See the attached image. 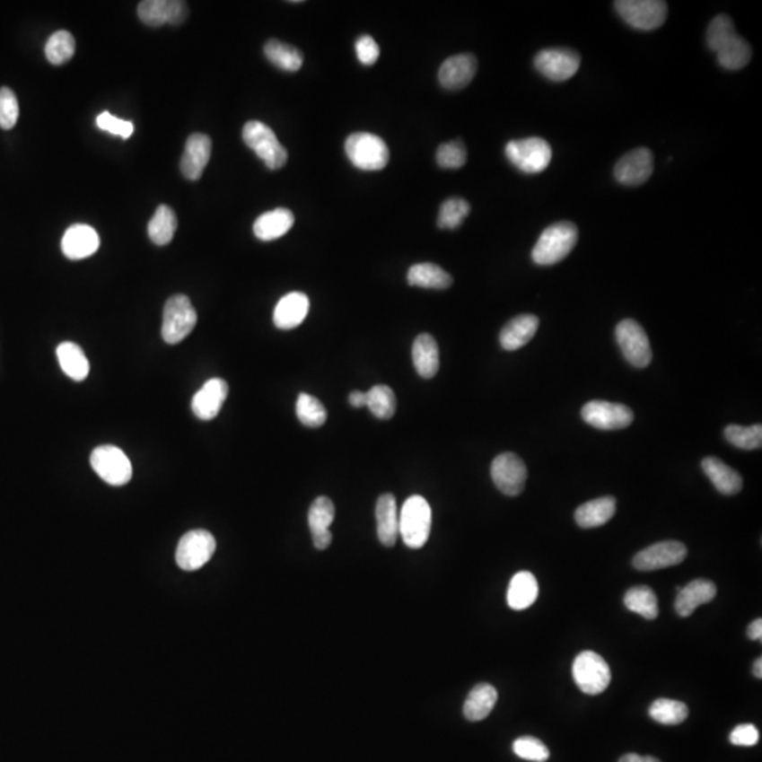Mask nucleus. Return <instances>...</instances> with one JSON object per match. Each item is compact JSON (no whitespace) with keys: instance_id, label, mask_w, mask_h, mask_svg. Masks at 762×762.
Returning a JSON list of instances; mask_svg holds the SVG:
<instances>
[{"instance_id":"f257e3e1","label":"nucleus","mask_w":762,"mask_h":762,"mask_svg":"<svg viewBox=\"0 0 762 762\" xmlns=\"http://www.w3.org/2000/svg\"><path fill=\"white\" fill-rule=\"evenodd\" d=\"M707 47L714 51L720 66L726 70H741L751 60V47L737 34L734 23L727 14H719L709 24Z\"/></svg>"},{"instance_id":"f03ea898","label":"nucleus","mask_w":762,"mask_h":762,"mask_svg":"<svg viewBox=\"0 0 762 762\" xmlns=\"http://www.w3.org/2000/svg\"><path fill=\"white\" fill-rule=\"evenodd\" d=\"M578 228L572 222H558L545 229L532 249V260L539 266L556 265L576 246Z\"/></svg>"},{"instance_id":"7ed1b4c3","label":"nucleus","mask_w":762,"mask_h":762,"mask_svg":"<svg viewBox=\"0 0 762 762\" xmlns=\"http://www.w3.org/2000/svg\"><path fill=\"white\" fill-rule=\"evenodd\" d=\"M399 537L411 549L423 548L433 527V510L423 495L407 498L399 514Z\"/></svg>"},{"instance_id":"20e7f679","label":"nucleus","mask_w":762,"mask_h":762,"mask_svg":"<svg viewBox=\"0 0 762 762\" xmlns=\"http://www.w3.org/2000/svg\"><path fill=\"white\" fill-rule=\"evenodd\" d=\"M347 159L363 171H379L390 160L389 147L379 136L372 133H354L345 143Z\"/></svg>"},{"instance_id":"39448f33","label":"nucleus","mask_w":762,"mask_h":762,"mask_svg":"<svg viewBox=\"0 0 762 762\" xmlns=\"http://www.w3.org/2000/svg\"><path fill=\"white\" fill-rule=\"evenodd\" d=\"M198 322L197 311L187 295L177 294L165 302L162 337L165 344L177 345L188 337Z\"/></svg>"},{"instance_id":"423d86ee","label":"nucleus","mask_w":762,"mask_h":762,"mask_svg":"<svg viewBox=\"0 0 762 762\" xmlns=\"http://www.w3.org/2000/svg\"><path fill=\"white\" fill-rule=\"evenodd\" d=\"M241 137L246 145L265 162L267 169L280 170L285 167L288 160L287 150L278 142L277 136L267 125L258 120H250L244 125Z\"/></svg>"},{"instance_id":"0eeeda50","label":"nucleus","mask_w":762,"mask_h":762,"mask_svg":"<svg viewBox=\"0 0 762 762\" xmlns=\"http://www.w3.org/2000/svg\"><path fill=\"white\" fill-rule=\"evenodd\" d=\"M505 157L525 174H539L547 170L552 160V149L541 137L512 140L505 145Z\"/></svg>"},{"instance_id":"6e6552de","label":"nucleus","mask_w":762,"mask_h":762,"mask_svg":"<svg viewBox=\"0 0 762 762\" xmlns=\"http://www.w3.org/2000/svg\"><path fill=\"white\" fill-rule=\"evenodd\" d=\"M572 673L579 689L591 696L603 693L611 682L609 663L593 651H583L574 658Z\"/></svg>"},{"instance_id":"1a4fd4ad","label":"nucleus","mask_w":762,"mask_h":762,"mask_svg":"<svg viewBox=\"0 0 762 762\" xmlns=\"http://www.w3.org/2000/svg\"><path fill=\"white\" fill-rule=\"evenodd\" d=\"M93 472L110 486H125L132 480L133 466L122 449L113 445H102L91 453Z\"/></svg>"},{"instance_id":"9d476101","label":"nucleus","mask_w":762,"mask_h":762,"mask_svg":"<svg viewBox=\"0 0 762 762\" xmlns=\"http://www.w3.org/2000/svg\"><path fill=\"white\" fill-rule=\"evenodd\" d=\"M614 7L621 19L637 31H655L667 21L668 4L661 0H618Z\"/></svg>"},{"instance_id":"9b49d317","label":"nucleus","mask_w":762,"mask_h":762,"mask_svg":"<svg viewBox=\"0 0 762 762\" xmlns=\"http://www.w3.org/2000/svg\"><path fill=\"white\" fill-rule=\"evenodd\" d=\"M216 551L214 535L206 530H194L180 539L175 561L182 571L194 572L208 564Z\"/></svg>"},{"instance_id":"f8f14e48","label":"nucleus","mask_w":762,"mask_h":762,"mask_svg":"<svg viewBox=\"0 0 762 762\" xmlns=\"http://www.w3.org/2000/svg\"><path fill=\"white\" fill-rule=\"evenodd\" d=\"M616 339L631 366L644 369L653 360L650 339L637 320H624L616 328Z\"/></svg>"},{"instance_id":"ddd939ff","label":"nucleus","mask_w":762,"mask_h":762,"mask_svg":"<svg viewBox=\"0 0 762 762\" xmlns=\"http://www.w3.org/2000/svg\"><path fill=\"white\" fill-rule=\"evenodd\" d=\"M492 478L495 487L503 495L515 497L524 490L529 477V470L524 460L515 453L505 452L498 455L492 463Z\"/></svg>"},{"instance_id":"4468645a","label":"nucleus","mask_w":762,"mask_h":762,"mask_svg":"<svg viewBox=\"0 0 762 762\" xmlns=\"http://www.w3.org/2000/svg\"><path fill=\"white\" fill-rule=\"evenodd\" d=\"M582 418L584 423L594 428L614 431V429H624L631 425L634 421V413L624 404L594 399L582 408Z\"/></svg>"},{"instance_id":"2eb2a0df","label":"nucleus","mask_w":762,"mask_h":762,"mask_svg":"<svg viewBox=\"0 0 762 762\" xmlns=\"http://www.w3.org/2000/svg\"><path fill=\"white\" fill-rule=\"evenodd\" d=\"M534 66L545 78L564 83L578 73L581 57L569 48H547L535 56Z\"/></svg>"},{"instance_id":"dca6fc26","label":"nucleus","mask_w":762,"mask_h":762,"mask_svg":"<svg viewBox=\"0 0 762 762\" xmlns=\"http://www.w3.org/2000/svg\"><path fill=\"white\" fill-rule=\"evenodd\" d=\"M687 555V547L682 542H658L638 552L634 556L633 565L638 571H658V569L670 568V566L682 564Z\"/></svg>"},{"instance_id":"f3484780","label":"nucleus","mask_w":762,"mask_h":762,"mask_svg":"<svg viewBox=\"0 0 762 762\" xmlns=\"http://www.w3.org/2000/svg\"><path fill=\"white\" fill-rule=\"evenodd\" d=\"M140 21L150 27L179 26L188 17V6L180 0H145L137 7Z\"/></svg>"},{"instance_id":"a211bd4d","label":"nucleus","mask_w":762,"mask_h":762,"mask_svg":"<svg viewBox=\"0 0 762 762\" xmlns=\"http://www.w3.org/2000/svg\"><path fill=\"white\" fill-rule=\"evenodd\" d=\"M653 171V153L645 147H641L627 153L618 160L614 167V177L620 184L638 187L650 180Z\"/></svg>"},{"instance_id":"6ab92c4d","label":"nucleus","mask_w":762,"mask_h":762,"mask_svg":"<svg viewBox=\"0 0 762 762\" xmlns=\"http://www.w3.org/2000/svg\"><path fill=\"white\" fill-rule=\"evenodd\" d=\"M228 394L229 386L223 379L208 380L192 399V413L202 421H211L221 413Z\"/></svg>"},{"instance_id":"aec40b11","label":"nucleus","mask_w":762,"mask_h":762,"mask_svg":"<svg viewBox=\"0 0 762 762\" xmlns=\"http://www.w3.org/2000/svg\"><path fill=\"white\" fill-rule=\"evenodd\" d=\"M101 246L100 234L90 224L76 223L66 229L61 249L70 260L91 258Z\"/></svg>"},{"instance_id":"412c9836","label":"nucleus","mask_w":762,"mask_h":762,"mask_svg":"<svg viewBox=\"0 0 762 762\" xmlns=\"http://www.w3.org/2000/svg\"><path fill=\"white\" fill-rule=\"evenodd\" d=\"M477 71V60L472 54L451 57L439 68V83L449 91L462 90L472 83Z\"/></svg>"},{"instance_id":"4be33fe9","label":"nucleus","mask_w":762,"mask_h":762,"mask_svg":"<svg viewBox=\"0 0 762 762\" xmlns=\"http://www.w3.org/2000/svg\"><path fill=\"white\" fill-rule=\"evenodd\" d=\"M212 140L202 133L189 136L185 143L181 159V172L185 179L197 181L201 179L204 170L211 159Z\"/></svg>"},{"instance_id":"5701e85b","label":"nucleus","mask_w":762,"mask_h":762,"mask_svg":"<svg viewBox=\"0 0 762 762\" xmlns=\"http://www.w3.org/2000/svg\"><path fill=\"white\" fill-rule=\"evenodd\" d=\"M308 311H310V298L304 293L294 291L278 301L273 320L278 329H294L304 322Z\"/></svg>"},{"instance_id":"b1692460","label":"nucleus","mask_w":762,"mask_h":762,"mask_svg":"<svg viewBox=\"0 0 762 762\" xmlns=\"http://www.w3.org/2000/svg\"><path fill=\"white\" fill-rule=\"evenodd\" d=\"M376 521L379 541L391 548L397 544L399 535V510L393 495L386 493L380 495L376 504Z\"/></svg>"},{"instance_id":"393cba45","label":"nucleus","mask_w":762,"mask_h":762,"mask_svg":"<svg viewBox=\"0 0 762 762\" xmlns=\"http://www.w3.org/2000/svg\"><path fill=\"white\" fill-rule=\"evenodd\" d=\"M539 327V320L535 315L522 314L512 318L500 332V345L508 352L521 349L531 342Z\"/></svg>"},{"instance_id":"a878e982","label":"nucleus","mask_w":762,"mask_h":762,"mask_svg":"<svg viewBox=\"0 0 762 762\" xmlns=\"http://www.w3.org/2000/svg\"><path fill=\"white\" fill-rule=\"evenodd\" d=\"M716 584L713 582L705 581V579L690 582L678 593L675 610L680 617H689L699 606L710 603L716 598Z\"/></svg>"},{"instance_id":"bb28decb","label":"nucleus","mask_w":762,"mask_h":762,"mask_svg":"<svg viewBox=\"0 0 762 762\" xmlns=\"http://www.w3.org/2000/svg\"><path fill=\"white\" fill-rule=\"evenodd\" d=\"M294 226V214L287 208L266 212L253 224L254 236L263 241H276Z\"/></svg>"},{"instance_id":"cd10ccee","label":"nucleus","mask_w":762,"mask_h":762,"mask_svg":"<svg viewBox=\"0 0 762 762\" xmlns=\"http://www.w3.org/2000/svg\"><path fill=\"white\" fill-rule=\"evenodd\" d=\"M702 469L717 492L724 495H734L741 492L742 477L734 469L727 466L719 458L709 456L703 459Z\"/></svg>"},{"instance_id":"c85d7f7f","label":"nucleus","mask_w":762,"mask_h":762,"mask_svg":"<svg viewBox=\"0 0 762 762\" xmlns=\"http://www.w3.org/2000/svg\"><path fill=\"white\" fill-rule=\"evenodd\" d=\"M539 582L531 572L522 571L512 576L507 591V603L512 610L531 608L539 599Z\"/></svg>"},{"instance_id":"c756f323","label":"nucleus","mask_w":762,"mask_h":762,"mask_svg":"<svg viewBox=\"0 0 762 762\" xmlns=\"http://www.w3.org/2000/svg\"><path fill=\"white\" fill-rule=\"evenodd\" d=\"M413 363L416 373L423 379H433L439 370V347L435 337L421 334L414 340Z\"/></svg>"},{"instance_id":"7c9ffc66","label":"nucleus","mask_w":762,"mask_h":762,"mask_svg":"<svg viewBox=\"0 0 762 762\" xmlns=\"http://www.w3.org/2000/svg\"><path fill=\"white\" fill-rule=\"evenodd\" d=\"M616 514V498L600 497L584 503L574 512V520L581 529H596L613 519Z\"/></svg>"},{"instance_id":"2f4dec72","label":"nucleus","mask_w":762,"mask_h":762,"mask_svg":"<svg viewBox=\"0 0 762 762\" xmlns=\"http://www.w3.org/2000/svg\"><path fill=\"white\" fill-rule=\"evenodd\" d=\"M498 693L488 683H478L466 697L463 714L469 722H480L492 713L497 703Z\"/></svg>"},{"instance_id":"473e14b6","label":"nucleus","mask_w":762,"mask_h":762,"mask_svg":"<svg viewBox=\"0 0 762 762\" xmlns=\"http://www.w3.org/2000/svg\"><path fill=\"white\" fill-rule=\"evenodd\" d=\"M407 281L411 287L446 290L452 285L453 278L441 266L419 263L409 268Z\"/></svg>"},{"instance_id":"72a5a7b5","label":"nucleus","mask_w":762,"mask_h":762,"mask_svg":"<svg viewBox=\"0 0 762 762\" xmlns=\"http://www.w3.org/2000/svg\"><path fill=\"white\" fill-rule=\"evenodd\" d=\"M57 357L64 373L75 381H83L90 374V362L83 350L74 342H64L57 347Z\"/></svg>"},{"instance_id":"f704fd0d","label":"nucleus","mask_w":762,"mask_h":762,"mask_svg":"<svg viewBox=\"0 0 762 762\" xmlns=\"http://www.w3.org/2000/svg\"><path fill=\"white\" fill-rule=\"evenodd\" d=\"M265 56L273 66L287 73H297L304 63V57L298 48L275 39L266 43Z\"/></svg>"},{"instance_id":"c9c22d12","label":"nucleus","mask_w":762,"mask_h":762,"mask_svg":"<svg viewBox=\"0 0 762 762\" xmlns=\"http://www.w3.org/2000/svg\"><path fill=\"white\" fill-rule=\"evenodd\" d=\"M149 238L157 246H165L174 238L177 231V216L167 205H160L152 221L149 222Z\"/></svg>"},{"instance_id":"e433bc0d","label":"nucleus","mask_w":762,"mask_h":762,"mask_svg":"<svg viewBox=\"0 0 762 762\" xmlns=\"http://www.w3.org/2000/svg\"><path fill=\"white\" fill-rule=\"evenodd\" d=\"M624 604L628 610L640 614L647 620L658 617V599L653 589L648 586H635L624 596Z\"/></svg>"},{"instance_id":"4c0bfd02","label":"nucleus","mask_w":762,"mask_h":762,"mask_svg":"<svg viewBox=\"0 0 762 762\" xmlns=\"http://www.w3.org/2000/svg\"><path fill=\"white\" fill-rule=\"evenodd\" d=\"M651 719L667 724V726H677L685 722L689 716V709L683 702L672 699H657L650 706Z\"/></svg>"},{"instance_id":"58836bf2","label":"nucleus","mask_w":762,"mask_h":762,"mask_svg":"<svg viewBox=\"0 0 762 762\" xmlns=\"http://www.w3.org/2000/svg\"><path fill=\"white\" fill-rule=\"evenodd\" d=\"M75 54V39L66 31H58L47 40L46 57L53 66L68 63Z\"/></svg>"},{"instance_id":"ea45409f","label":"nucleus","mask_w":762,"mask_h":762,"mask_svg":"<svg viewBox=\"0 0 762 762\" xmlns=\"http://www.w3.org/2000/svg\"><path fill=\"white\" fill-rule=\"evenodd\" d=\"M295 411H297L300 423L302 425L310 426V428H320L327 423V408L317 397L311 396V394L301 393L298 396Z\"/></svg>"},{"instance_id":"a19ab883","label":"nucleus","mask_w":762,"mask_h":762,"mask_svg":"<svg viewBox=\"0 0 762 762\" xmlns=\"http://www.w3.org/2000/svg\"><path fill=\"white\" fill-rule=\"evenodd\" d=\"M367 408L379 419H390L397 409L396 394L389 386H374L367 391Z\"/></svg>"},{"instance_id":"79ce46f5","label":"nucleus","mask_w":762,"mask_h":762,"mask_svg":"<svg viewBox=\"0 0 762 762\" xmlns=\"http://www.w3.org/2000/svg\"><path fill=\"white\" fill-rule=\"evenodd\" d=\"M334 520L335 505L330 498L322 495L311 504L310 512H308L311 534L317 535L320 532L329 531V527Z\"/></svg>"},{"instance_id":"37998d69","label":"nucleus","mask_w":762,"mask_h":762,"mask_svg":"<svg viewBox=\"0 0 762 762\" xmlns=\"http://www.w3.org/2000/svg\"><path fill=\"white\" fill-rule=\"evenodd\" d=\"M724 436L736 448L756 451L761 448L762 426L759 424L751 426L729 425L724 429Z\"/></svg>"},{"instance_id":"c03bdc74","label":"nucleus","mask_w":762,"mask_h":762,"mask_svg":"<svg viewBox=\"0 0 762 762\" xmlns=\"http://www.w3.org/2000/svg\"><path fill=\"white\" fill-rule=\"evenodd\" d=\"M470 214V205L463 198H449L441 205L438 226L441 229H456Z\"/></svg>"},{"instance_id":"a18cd8bd","label":"nucleus","mask_w":762,"mask_h":762,"mask_svg":"<svg viewBox=\"0 0 762 762\" xmlns=\"http://www.w3.org/2000/svg\"><path fill=\"white\" fill-rule=\"evenodd\" d=\"M468 160V152L460 140L443 143L436 152V162L439 167L448 170L462 169Z\"/></svg>"},{"instance_id":"49530a36","label":"nucleus","mask_w":762,"mask_h":762,"mask_svg":"<svg viewBox=\"0 0 762 762\" xmlns=\"http://www.w3.org/2000/svg\"><path fill=\"white\" fill-rule=\"evenodd\" d=\"M512 751H514L515 756L527 759V761L545 762L548 761L549 758V749H547L544 742L539 741L535 737H520V739L515 740L514 744H512Z\"/></svg>"},{"instance_id":"de8ad7c7","label":"nucleus","mask_w":762,"mask_h":762,"mask_svg":"<svg viewBox=\"0 0 762 762\" xmlns=\"http://www.w3.org/2000/svg\"><path fill=\"white\" fill-rule=\"evenodd\" d=\"M19 119V102L11 88H0V127L13 129Z\"/></svg>"},{"instance_id":"09e8293b","label":"nucleus","mask_w":762,"mask_h":762,"mask_svg":"<svg viewBox=\"0 0 762 762\" xmlns=\"http://www.w3.org/2000/svg\"><path fill=\"white\" fill-rule=\"evenodd\" d=\"M96 125L100 127L103 132L110 133V135L120 136L122 139H129L130 136L133 135V130H135V126H133L132 122L129 120L118 119L115 116L110 115L109 112L101 113L98 118H96Z\"/></svg>"},{"instance_id":"8fccbe9b","label":"nucleus","mask_w":762,"mask_h":762,"mask_svg":"<svg viewBox=\"0 0 762 762\" xmlns=\"http://www.w3.org/2000/svg\"><path fill=\"white\" fill-rule=\"evenodd\" d=\"M356 56L363 66H373L379 60L380 47L373 37L362 36L357 39Z\"/></svg>"},{"instance_id":"3c124183","label":"nucleus","mask_w":762,"mask_h":762,"mask_svg":"<svg viewBox=\"0 0 762 762\" xmlns=\"http://www.w3.org/2000/svg\"><path fill=\"white\" fill-rule=\"evenodd\" d=\"M759 741V732L754 724H740L730 734V742L734 746L752 747Z\"/></svg>"},{"instance_id":"603ef678","label":"nucleus","mask_w":762,"mask_h":762,"mask_svg":"<svg viewBox=\"0 0 762 762\" xmlns=\"http://www.w3.org/2000/svg\"><path fill=\"white\" fill-rule=\"evenodd\" d=\"M312 541H314V547L320 551H324L332 544V532L325 531L320 532V534L312 535Z\"/></svg>"},{"instance_id":"864d4df0","label":"nucleus","mask_w":762,"mask_h":762,"mask_svg":"<svg viewBox=\"0 0 762 762\" xmlns=\"http://www.w3.org/2000/svg\"><path fill=\"white\" fill-rule=\"evenodd\" d=\"M349 403L350 406L355 407V408H362V407L367 406V393L364 391H352L349 396Z\"/></svg>"},{"instance_id":"5fc2aeb1","label":"nucleus","mask_w":762,"mask_h":762,"mask_svg":"<svg viewBox=\"0 0 762 762\" xmlns=\"http://www.w3.org/2000/svg\"><path fill=\"white\" fill-rule=\"evenodd\" d=\"M749 640L752 641H761L762 640V621L761 618H757V620L752 621L749 624Z\"/></svg>"},{"instance_id":"6e6d98bb","label":"nucleus","mask_w":762,"mask_h":762,"mask_svg":"<svg viewBox=\"0 0 762 762\" xmlns=\"http://www.w3.org/2000/svg\"><path fill=\"white\" fill-rule=\"evenodd\" d=\"M618 762H661L660 759L653 758V757H643L638 756V754H626V756L621 757L620 761Z\"/></svg>"},{"instance_id":"4d7b16f0","label":"nucleus","mask_w":762,"mask_h":762,"mask_svg":"<svg viewBox=\"0 0 762 762\" xmlns=\"http://www.w3.org/2000/svg\"><path fill=\"white\" fill-rule=\"evenodd\" d=\"M754 677L758 678V679L762 678V658H758L754 662Z\"/></svg>"}]
</instances>
